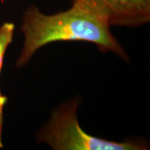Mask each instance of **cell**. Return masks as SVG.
<instances>
[{
	"instance_id": "1",
	"label": "cell",
	"mask_w": 150,
	"mask_h": 150,
	"mask_svg": "<svg viewBox=\"0 0 150 150\" xmlns=\"http://www.w3.org/2000/svg\"><path fill=\"white\" fill-rule=\"evenodd\" d=\"M72 4L69 10L53 15L43 14L35 6L26 11L21 28L24 43L17 61L18 68L27 64L38 48L58 41L89 42L102 51H112L122 59H128L108 25L84 6Z\"/></svg>"
},
{
	"instance_id": "4",
	"label": "cell",
	"mask_w": 150,
	"mask_h": 150,
	"mask_svg": "<svg viewBox=\"0 0 150 150\" xmlns=\"http://www.w3.org/2000/svg\"><path fill=\"white\" fill-rule=\"evenodd\" d=\"M15 26L12 23H5L0 27V73L6 50L13 41Z\"/></svg>"
},
{
	"instance_id": "2",
	"label": "cell",
	"mask_w": 150,
	"mask_h": 150,
	"mask_svg": "<svg viewBox=\"0 0 150 150\" xmlns=\"http://www.w3.org/2000/svg\"><path fill=\"white\" fill-rule=\"evenodd\" d=\"M74 103L65 104L52 115L39 134V139L54 150H139L142 145L132 142L116 143L85 133L79 124Z\"/></svg>"
},
{
	"instance_id": "3",
	"label": "cell",
	"mask_w": 150,
	"mask_h": 150,
	"mask_svg": "<svg viewBox=\"0 0 150 150\" xmlns=\"http://www.w3.org/2000/svg\"><path fill=\"white\" fill-rule=\"evenodd\" d=\"M93 12L109 27H139L150 20V0H71Z\"/></svg>"
},
{
	"instance_id": "5",
	"label": "cell",
	"mask_w": 150,
	"mask_h": 150,
	"mask_svg": "<svg viewBox=\"0 0 150 150\" xmlns=\"http://www.w3.org/2000/svg\"><path fill=\"white\" fill-rule=\"evenodd\" d=\"M7 102V98L2 94L0 91V148H3V143H2V126H3V110H4V106L5 105Z\"/></svg>"
}]
</instances>
